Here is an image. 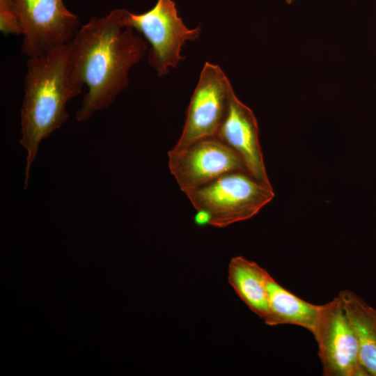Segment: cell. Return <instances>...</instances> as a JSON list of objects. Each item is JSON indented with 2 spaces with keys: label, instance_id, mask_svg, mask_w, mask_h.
<instances>
[{
  "label": "cell",
  "instance_id": "cell-12",
  "mask_svg": "<svg viewBox=\"0 0 376 376\" xmlns=\"http://www.w3.org/2000/svg\"><path fill=\"white\" fill-rule=\"evenodd\" d=\"M340 297L357 336L361 363L368 376H376V313L361 297L349 290Z\"/></svg>",
  "mask_w": 376,
  "mask_h": 376
},
{
  "label": "cell",
  "instance_id": "cell-13",
  "mask_svg": "<svg viewBox=\"0 0 376 376\" xmlns=\"http://www.w3.org/2000/svg\"><path fill=\"white\" fill-rule=\"evenodd\" d=\"M0 31L5 36L22 34V26L13 0H0Z\"/></svg>",
  "mask_w": 376,
  "mask_h": 376
},
{
  "label": "cell",
  "instance_id": "cell-11",
  "mask_svg": "<svg viewBox=\"0 0 376 376\" xmlns=\"http://www.w3.org/2000/svg\"><path fill=\"white\" fill-rule=\"evenodd\" d=\"M268 313L263 320L269 326L292 324L313 333L321 305L308 302L288 291L271 276L268 281Z\"/></svg>",
  "mask_w": 376,
  "mask_h": 376
},
{
  "label": "cell",
  "instance_id": "cell-10",
  "mask_svg": "<svg viewBox=\"0 0 376 376\" xmlns=\"http://www.w3.org/2000/svg\"><path fill=\"white\" fill-rule=\"evenodd\" d=\"M271 275L243 256L231 258L228 281L247 307L264 320L268 313V281Z\"/></svg>",
  "mask_w": 376,
  "mask_h": 376
},
{
  "label": "cell",
  "instance_id": "cell-4",
  "mask_svg": "<svg viewBox=\"0 0 376 376\" xmlns=\"http://www.w3.org/2000/svg\"><path fill=\"white\" fill-rule=\"evenodd\" d=\"M124 27L141 33L150 44L148 61L158 77L166 75L169 67L176 68L185 57L180 55L186 41L199 38L201 29H190L178 15L173 0H157L148 11L135 14L127 10L122 19Z\"/></svg>",
  "mask_w": 376,
  "mask_h": 376
},
{
  "label": "cell",
  "instance_id": "cell-8",
  "mask_svg": "<svg viewBox=\"0 0 376 376\" xmlns=\"http://www.w3.org/2000/svg\"><path fill=\"white\" fill-rule=\"evenodd\" d=\"M168 156L170 171L184 193L229 172H247L241 157L216 136L199 139L179 152L169 150Z\"/></svg>",
  "mask_w": 376,
  "mask_h": 376
},
{
  "label": "cell",
  "instance_id": "cell-1",
  "mask_svg": "<svg viewBox=\"0 0 376 376\" xmlns=\"http://www.w3.org/2000/svg\"><path fill=\"white\" fill-rule=\"evenodd\" d=\"M126 12L114 9L104 17H93L71 40L70 78L79 90L84 84L88 88L76 114L78 122L88 120L111 104L127 87L130 70L147 50L134 29L123 26Z\"/></svg>",
  "mask_w": 376,
  "mask_h": 376
},
{
  "label": "cell",
  "instance_id": "cell-14",
  "mask_svg": "<svg viewBox=\"0 0 376 376\" xmlns=\"http://www.w3.org/2000/svg\"><path fill=\"white\" fill-rule=\"evenodd\" d=\"M294 0H285L288 3H291Z\"/></svg>",
  "mask_w": 376,
  "mask_h": 376
},
{
  "label": "cell",
  "instance_id": "cell-9",
  "mask_svg": "<svg viewBox=\"0 0 376 376\" xmlns=\"http://www.w3.org/2000/svg\"><path fill=\"white\" fill-rule=\"evenodd\" d=\"M215 136L241 157L252 177L271 185L263 161L256 118L251 109L237 97L232 86L228 90L226 113Z\"/></svg>",
  "mask_w": 376,
  "mask_h": 376
},
{
  "label": "cell",
  "instance_id": "cell-3",
  "mask_svg": "<svg viewBox=\"0 0 376 376\" xmlns=\"http://www.w3.org/2000/svg\"><path fill=\"white\" fill-rule=\"evenodd\" d=\"M208 225L224 228L255 216L275 196L272 185L246 171H233L185 193Z\"/></svg>",
  "mask_w": 376,
  "mask_h": 376
},
{
  "label": "cell",
  "instance_id": "cell-5",
  "mask_svg": "<svg viewBox=\"0 0 376 376\" xmlns=\"http://www.w3.org/2000/svg\"><path fill=\"white\" fill-rule=\"evenodd\" d=\"M324 376H368L359 357L356 334L338 295L321 305L312 333Z\"/></svg>",
  "mask_w": 376,
  "mask_h": 376
},
{
  "label": "cell",
  "instance_id": "cell-7",
  "mask_svg": "<svg viewBox=\"0 0 376 376\" xmlns=\"http://www.w3.org/2000/svg\"><path fill=\"white\" fill-rule=\"evenodd\" d=\"M231 84L221 68L206 62L192 94L182 134L171 152L215 136L224 120Z\"/></svg>",
  "mask_w": 376,
  "mask_h": 376
},
{
  "label": "cell",
  "instance_id": "cell-15",
  "mask_svg": "<svg viewBox=\"0 0 376 376\" xmlns=\"http://www.w3.org/2000/svg\"><path fill=\"white\" fill-rule=\"evenodd\" d=\"M375 313H376V308H375Z\"/></svg>",
  "mask_w": 376,
  "mask_h": 376
},
{
  "label": "cell",
  "instance_id": "cell-6",
  "mask_svg": "<svg viewBox=\"0 0 376 376\" xmlns=\"http://www.w3.org/2000/svg\"><path fill=\"white\" fill-rule=\"evenodd\" d=\"M22 29L21 52L45 55L70 42L79 26L78 17L62 0H13Z\"/></svg>",
  "mask_w": 376,
  "mask_h": 376
},
{
  "label": "cell",
  "instance_id": "cell-2",
  "mask_svg": "<svg viewBox=\"0 0 376 376\" xmlns=\"http://www.w3.org/2000/svg\"><path fill=\"white\" fill-rule=\"evenodd\" d=\"M70 49L71 41L26 61L19 140L27 152L25 189L41 141L65 122L69 116L67 102L81 93L70 78Z\"/></svg>",
  "mask_w": 376,
  "mask_h": 376
}]
</instances>
